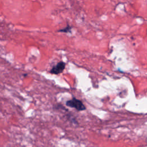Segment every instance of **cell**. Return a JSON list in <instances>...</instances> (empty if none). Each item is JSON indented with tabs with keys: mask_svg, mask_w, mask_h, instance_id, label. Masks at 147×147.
Segmentation results:
<instances>
[{
	"mask_svg": "<svg viewBox=\"0 0 147 147\" xmlns=\"http://www.w3.org/2000/svg\"><path fill=\"white\" fill-rule=\"evenodd\" d=\"M66 105L69 107L74 108L78 111H83L86 110V107L83 102L75 98H73L71 99L67 100L65 103Z\"/></svg>",
	"mask_w": 147,
	"mask_h": 147,
	"instance_id": "1",
	"label": "cell"
},
{
	"mask_svg": "<svg viewBox=\"0 0 147 147\" xmlns=\"http://www.w3.org/2000/svg\"><path fill=\"white\" fill-rule=\"evenodd\" d=\"M65 67V63L62 61L57 63L55 65H54L51 69L50 72L52 74L58 75L61 74L64 69Z\"/></svg>",
	"mask_w": 147,
	"mask_h": 147,
	"instance_id": "2",
	"label": "cell"
},
{
	"mask_svg": "<svg viewBox=\"0 0 147 147\" xmlns=\"http://www.w3.org/2000/svg\"><path fill=\"white\" fill-rule=\"evenodd\" d=\"M71 29H72V27L69 25H67V26H65L63 29L59 30V32H64V33H70Z\"/></svg>",
	"mask_w": 147,
	"mask_h": 147,
	"instance_id": "3",
	"label": "cell"
}]
</instances>
